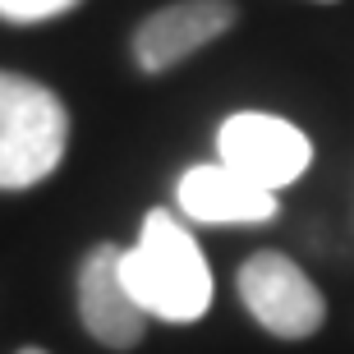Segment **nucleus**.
Listing matches in <instances>:
<instances>
[{"mask_svg": "<svg viewBox=\"0 0 354 354\" xmlns=\"http://www.w3.org/2000/svg\"><path fill=\"white\" fill-rule=\"evenodd\" d=\"M124 286L147 317L161 322H198L212 304V267L180 216L166 207L143 216V235L120 258Z\"/></svg>", "mask_w": 354, "mask_h": 354, "instance_id": "obj_1", "label": "nucleus"}, {"mask_svg": "<svg viewBox=\"0 0 354 354\" xmlns=\"http://www.w3.org/2000/svg\"><path fill=\"white\" fill-rule=\"evenodd\" d=\"M69 111L46 83L0 69V189H32L60 171Z\"/></svg>", "mask_w": 354, "mask_h": 354, "instance_id": "obj_2", "label": "nucleus"}, {"mask_svg": "<svg viewBox=\"0 0 354 354\" xmlns=\"http://www.w3.org/2000/svg\"><path fill=\"white\" fill-rule=\"evenodd\" d=\"M239 299L258 317V327L281 336V341H308L327 322V299L308 281L299 263H290L286 253L263 249L239 267Z\"/></svg>", "mask_w": 354, "mask_h": 354, "instance_id": "obj_3", "label": "nucleus"}, {"mask_svg": "<svg viewBox=\"0 0 354 354\" xmlns=\"http://www.w3.org/2000/svg\"><path fill=\"white\" fill-rule=\"evenodd\" d=\"M216 157L235 175L253 180L267 194H281L286 184H295L308 161H313V143L308 133L295 129L290 120L267 115V111H239L221 124L216 133Z\"/></svg>", "mask_w": 354, "mask_h": 354, "instance_id": "obj_4", "label": "nucleus"}, {"mask_svg": "<svg viewBox=\"0 0 354 354\" xmlns=\"http://www.w3.org/2000/svg\"><path fill=\"white\" fill-rule=\"evenodd\" d=\"M235 0H175L133 28V60L143 74H166L235 28Z\"/></svg>", "mask_w": 354, "mask_h": 354, "instance_id": "obj_5", "label": "nucleus"}, {"mask_svg": "<svg viewBox=\"0 0 354 354\" xmlns=\"http://www.w3.org/2000/svg\"><path fill=\"white\" fill-rule=\"evenodd\" d=\"M124 249L120 244H97L88 249L79 267V317L97 345L106 350H133L147 336V313L124 286Z\"/></svg>", "mask_w": 354, "mask_h": 354, "instance_id": "obj_6", "label": "nucleus"}, {"mask_svg": "<svg viewBox=\"0 0 354 354\" xmlns=\"http://www.w3.org/2000/svg\"><path fill=\"white\" fill-rule=\"evenodd\" d=\"M180 212L207 225H263L276 216V194L235 175L230 166H189L175 184Z\"/></svg>", "mask_w": 354, "mask_h": 354, "instance_id": "obj_7", "label": "nucleus"}, {"mask_svg": "<svg viewBox=\"0 0 354 354\" xmlns=\"http://www.w3.org/2000/svg\"><path fill=\"white\" fill-rule=\"evenodd\" d=\"M83 0H0V19L5 24H46V19H60Z\"/></svg>", "mask_w": 354, "mask_h": 354, "instance_id": "obj_8", "label": "nucleus"}, {"mask_svg": "<svg viewBox=\"0 0 354 354\" xmlns=\"http://www.w3.org/2000/svg\"><path fill=\"white\" fill-rule=\"evenodd\" d=\"M19 354H46V350H37V345H28V350H19Z\"/></svg>", "mask_w": 354, "mask_h": 354, "instance_id": "obj_9", "label": "nucleus"}, {"mask_svg": "<svg viewBox=\"0 0 354 354\" xmlns=\"http://www.w3.org/2000/svg\"><path fill=\"white\" fill-rule=\"evenodd\" d=\"M317 5H336V0H317Z\"/></svg>", "mask_w": 354, "mask_h": 354, "instance_id": "obj_10", "label": "nucleus"}]
</instances>
